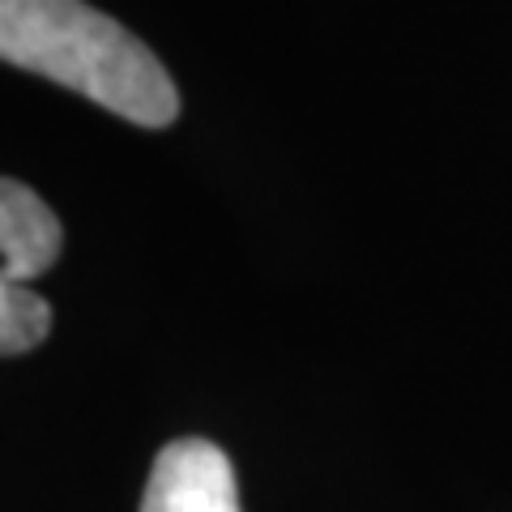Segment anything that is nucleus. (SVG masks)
I'll list each match as a JSON object with an SVG mask.
<instances>
[{
    "instance_id": "1",
    "label": "nucleus",
    "mask_w": 512,
    "mask_h": 512,
    "mask_svg": "<svg viewBox=\"0 0 512 512\" xmlns=\"http://www.w3.org/2000/svg\"><path fill=\"white\" fill-rule=\"evenodd\" d=\"M0 60L52 77L137 128H167L180 90L137 35L86 0H0Z\"/></svg>"
},
{
    "instance_id": "2",
    "label": "nucleus",
    "mask_w": 512,
    "mask_h": 512,
    "mask_svg": "<svg viewBox=\"0 0 512 512\" xmlns=\"http://www.w3.org/2000/svg\"><path fill=\"white\" fill-rule=\"evenodd\" d=\"M60 256V218L39 192L0 175V359L26 355L52 333V303L26 291Z\"/></svg>"
},
{
    "instance_id": "3",
    "label": "nucleus",
    "mask_w": 512,
    "mask_h": 512,
    "mask_svg": "<svg viewBox=\"0 0 512 512\" xmlns=\"http://www.w3.org/2000/svg\"><path fill=\"white\" fill-rule=\"evenodd\" d=\"M141 512H239L231 457L210 440H171L154 457Z\"/></svg>"
}]
</instances>
